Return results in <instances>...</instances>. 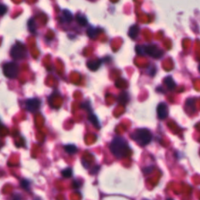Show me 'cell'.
I'll return each mask as SVG.
<instances>
[{
	"instance_id": "6da1fadb",
	"label": "cell",
	"mask_w": 200,
	"mask_h": 200,
	"mask_svg": "<svg viewBox=\"0 0 200 200\" xmlns=\"http://www.w3.org/2000/svg\"><path fill=\"white\" fill-rule=\"evenodd\" d=\"M110 149L111 153L117 159L127 157L131 152L127 141L121 136H116L112 140Z\"/></svg>"
},
{
	"instance_id": "7a4b0ae2",
	"label": "cell",
	"mask_w": 200,
	"mask_h": 200,
	"mask_svg": "<svg viewBox=\"0 0 200 200\" xmlns=\"http://www.w3.org/2000/svg\"><path fill=\"white\" fill-rule=\"evenodd\" d=\"M131 138L135 140L141 146L147 145L151 142L152 138V133L146 128H138L131 135Z\"/></svg>"
},
{
	"instance_id": "3957f363",
	"label": "cell",
	"mask_w": 200,
	"mask_h": 200,
	"mask_svg": "<svg viewBox=\"0 0 200 200\" xmlns=\"http://www.w3.org/2000/svg\"><path fill=\"white\" fill-rule=\"evenodd\" d=\"M19 73V67L17 63L10 62L6 63L3 67V74L7 78L13 79L16 78Z\"/></svg>"
},
{
	"instance_id": "277c9868",
	"label": "cell",
	"mask_w": 200,
	"mask_h": 200,
	"mask_svg": "<svg viewBox=\"0 0 200 200\" xmlns=\"http://www.w3.org/2000/svg\"><path fill=\"white\" fill-rule=\"evenodd\" d=\"M10 54L14 59H22L25 58L27 55L25 46L22 44H16L11 49Z\"/></svg>"
},
{
	"instance_id": "5b68a950",
	"label": "cell",
	"mask_w": 200,
	"mask_h": 200,
	"mask_svg": "<svg viewBox=\"0 0 200 200\" xmlns=\"http://www.w3.org/2000/svg\"><path fill=\"white\" fill-rule=\"evenodd\" d=\"M145 51L146 54L151 56L153 58H157V59L160 58L163 56V51L161 49H160L157 46L154 45H146L145 47Z\"/></svg>"
},
{
	"instance_id": "8992f818",
	"label": "cell",
	"mask_w": 200,
	"mask_h": 200,
	"mask_svg": "<svg viewBox=\"0 0 200 200\" xmlns=\"http://www.w3.org/2000/svg\"><path fill=\"white\" fill-rule=\"evenodd\" d=\"M41 101L38 99H30L26 101V109L32 113L36 112L40 108Z\"/></svg>"
},
{
	"instance_id": "52a82bcc",
	"label": "cell",
	"mask_w": 200,
	"mask_h": 200,
	"mask_svg": "<svg viewBox=\"0 0 200 200\" xmlns=\"http://www.w3.org/2000/svg\"><path fill=\"white\" fill-rule=\"evenodd\" d=\"M157 115L159 119L164 120L168 116V107L165 103H160L157 106Z\"/></svg>"
},
{
	"instance_id": "ba28073f",
	"label": "cell",
	"mask_w": 200,
	"mask_h": 200,
	"mask_svg": "<svg viewBox=\"0 0 200 200\" xmlns=\"http://www.w3.org/2000/svg\"><path fill=\"white\" fill-rule=\"evenodd\" d=\"M101 65V61L100 60H91L89 63H87L88 67L91 70H97L99 69V67Z\"/></svg>"
},
{
	"instance_id": "9c48e42d",
	"label": "cell",
	"mask_w": 200,
	"mask_h": 200,
	"mask_svg": "<svg viewBox=\"0 0 200 200\" xmlns=\"http://www.w3.org/2000/svg\"><path fill=\"white\" fill-rule=\"evenodd\" d=\"M139 34V28L137 25H134L130 28L128 32V35L132 39H135Z\"/></svg>"
},
{
	"instance_id": "30bf717a",
	"label": "cell",
	"mask_w": 200,
	"mask_h": 200,
	"mask_svg": "<svg viewBox=\"0 0 200 200\" xmlns=\"http://www.w3.org/2000/svg\"><path fill=\"white\" fill-rule=\"evenodd\" d=\"M164 83L166 84L167 89H170V90H174L176 87L174 81L173 80V78L171 77H167V78H165Z\"/></svg>"
},
{
	"instance_id": "8fae6325",
	"label": "cell",
	"mask_w": 200,
	"mask_h": 200,
	"mask_svg": "<svg viewBox=\"0 0 200 200\" xmlns=\"http://www.w3.org/2000/svg\"><path fill=\"white\" fill-rule=\"evenodd\" d=\"M64 149L67 153L74 154L78 152V148L74 145H67L64 146Z\"/></svg>"
},
{
	"instance_id": "7c38bea8",
	"label": "cell",
	"mask_w": 200,
	"mask_h": 200,
	"mask_svg": "<svg viewBox=\"0 0 200 200\" xmlns=\"http://www.w3.org/2000/svg\"><path fill=\"white\" fill-rule=\"evenodd\" d=\"M89 119L97 129H99V127H100V124H99V120L97 119L96 116H95V114H90Z\"/></svg>"
},
{
	"instance_id": "4fadbf2b",
	"label": "cell",
	"mask_w": 200,
	"mask_h": 200,
	"mask_svg": "<svg viewBox=\"0 0 200 200\" xmlns=\"http://www.w3.org/2000/svg\"><path fill=\"white\" fill-rule=\"evenodd\" d=\"M63 21H66V22H70L73 19V16H72L71 13L68 10H63Z\"/></svg>"
},
{
	"instance_id": "5bb4252c",
	"label": "cell",
	"mask_w": 200,
	"mask_h": 200,
	"mask_svg": "<svg viewBox=\"0 0 200 200\" xmlns=\"http://www.w3.org/2000/svg\"><path fill=\"white\" fill-rule=\"evenodd\" d=\"M87 34H88V35H89L91 38H95L97 37V35H98V31H97L95 28H91L88 30Z\"/></svg>"
},
{
	"instance_id": "9a60e30c",
	"label": "cell",
	"mask_w": 200,
	"mask_h": 200,
	"mask_svg": "<svg viewBox=\"0 0 200 200\" xmlns=\"http://www.w3.org/2000/svg\"><path fill=\"white\" fill-rule=\"evenodd\" d=\"M77 19V21H78V23L80 24V25H82V26H85L87 24V20L86 18L84 17V16H82V15H78L76 17Z\"/></svg>"
},
{
	"instance_id": "2e32d148",
	"label": "cell",
	"mask_w": 200,
	"mask_h": 200,
	"mask_svg": "<svg viewBox=\"0 0 200 200\" xmlns=\"http://www.w3.org/2000/svg\"><path fill=\"white\" fill-rule=\"evenodd\" d=\"M73 174V171L70 167H67V168L64 169L63 171H62V175L64 177H71Z\"/></svg>"
},
{
	"instance_id": "e0dca14e",
	"label": "cell",
	"mask_w": 200,
	"mask_h": 200,
	"mask_svg": "<svg viewBox=\"0 0 200 200\" xmlns=\"http://www.w3.org/2000/svg\"><path fill=\"white\" fill-rule=\"evenodd\" d=\"M128 99L129 98L127 94V93H122V94L120 95V97H119V100H118V101L120 102V103H126L128 102Z\"/></svg>"
},
{
	"instance_id": "ac0fdd59",
	"label": "cell",
	"mask_w": 200,
	"mask_h": 200,
	"mask_svg": "<svg viewBox=\"0 0 200 200\" xmlns=\"http://www.w3.org/2000/svg\"><path fill=\"white\" fill-rule=\"evenodd\" d=\"M28 28H29L30 32H32V33H34L35 32V23H34V21L33 19H31L28 21Z\"/></svg>"
},
{
	"instance_id": "d6986e66",
	"label": "cell",
	"mask_w": 200,
	"mask_h": 200,
	"mask_svg": "<svg viewBox=\"0 0 200 200\" xmlns=\"http://www.w3.org/2000/svg\"><path fill=\"white\" fill-rule=\"evenodd\" d=\"M135 52L138 55H143L144 53H145V48L141 46V45H137V46L135 47Z\"/></svg>"
},
{
	"instance_id": "ffe728a7",
	"label": "cell",
	"mask_w": 200,
	"mask_h": 200,
	"mask_svg": "<svg viewBox=\"0 0 200 200\" xmlns=\"http://www.w3.org/2000/svg\"><path fill=\"white\" fill-rule=\"evenodd\" d=\"M21 187L23 188H25V189H28V187H29L30 182L27 180H23V181H21Z\"/></svg>"
},
{
	"instance_id": "44dd1931",
	"label": "cell",
	"mask_w": 200,
	"mask_h": 200,
	"mask_svg": "<svg viewBox=\"0 0 200 200\" xmlns=\"http://www.w3.org/2000/svg\"><path fill=\"white\" fill-rule=\"evenodd\" d=\"M7 7H6V6H4V5H2V7H1V14L4 15L5 13H7Z\"/></svg>"
},
{
	"instance_id": "7402d4cb",
	"label": "cell",
	"mask_w": 200,
	"mask_h": 200,
	"mask_svg": "<svg viewBox=\"0 0 200 200\" xmlns=\"http://www.w3.org/2000/svg\"><path fill=\"white\" fill-rule=\"evenodd\" d=\"M166 200H173L172 199H166Z\"/></svg>"
},
{
	"instance_id": "603a6c76",
	"label": "cell",
	"mask_w": 200,
	"mask_h": 200,
	"mask_svg": "<svg viewBox=\"0 0 200 200\" xmlns=\"http://www.w3.org/2000/svg\"><path fill=\"white\" fill-rule=\"evenodd\" d=\"M199 70L200 71V65H199Z\"/></svg>"
},
{
	"instance_id": "cb8c5ba5",
	"label": "cell",
	"mask_w": 200,
	"mask_h": 200,
	"mask_svg": "<svg viewBox=\"0 0 200 200\" xmlns=\"http://www.w3.org/2000/svg\"><path fill=\"white\" fill-rule=\"evenodd\" d=\"M144 200H147V199H144Z\"/></svg>"
}]
</instances>
